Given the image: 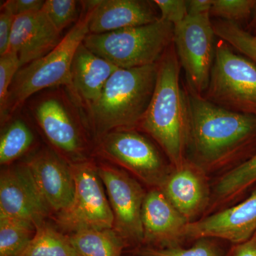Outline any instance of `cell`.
Here are the masks:
<instances>
[{
  "instance_id": "obj_1",
  "label": "cell",
  "mask_w": 256,
  "mask_h": 256,
  "mask_svg": "<svg viewBox=\"0 0 256 256\" xmlns=\"http://www.w3.org/2000/svg\"><path fill=\"white\" fill-rule=\"evenodd\" d=\"M188 111V148L195 164L220 168L256 148V116L215 105L184 84Z\"/></svg>"
},
{
  "instance_id": "obj_2",
  "label": "cell",
  "mask_w": 256,
  "mask_h": 256,
  "mask_svg": "<svg viewBox=\"0 0 256 256\" xmlns=\"http://www.w3.org/2000/svg\"><path fill=\"white\" fill-rule=\"evenodd\" d=\"M181 68L172 43L158 62L152 98L138 128L156 140L174 168L186 160L188 142V105L180 84Z\"/></svg>"
},
{
  "instance_id": "obj_3",
  "label": "cell",
  "mask_w": 256,
  "mask_h": 256,
  "mask_svg": "<svg viewBox=\"0 0 256 256\" xmlns=\"http://www.w3.org/2000/svg\"><path fill=\"white\" fill-rule=\"evenodd\" d=\"M158 77V63L134 68H118L100 97L86 108L100 138L119 130L138 129L150 105Z\"/></svg>"
},
{
  "instance_id": "obj_4",
  "label": "cell",
  "mask_w": 256,
  "mask_h": 256,
  "mask_svg": "<svg viewBox=\"0 0 256 256\" xmlns=\"http://www.w3.org/2000/svg\"><path fill=\"white\" fill-rule=\"evenodd\" d=\"M80 2L84 5V11L58 46L44 56L18 70L10 87L5 110L0 114L2 124L8 120L34 94L60 86L70 89L74 55L89 34V23L95 8V0Z\"/></svg>"
},
{
  "instance_id": "obj_5",
  "label": "cell",
  "mask_w": 256,
  "mask_h": 256,
  "mask_svg": "<svg viewBox=\"0 0 256 256\" xmlns=\"http://www.w3.org/2000/svg\"><path fill=\"white\" fill-rule=\"evenodd\" d=\"M174 26L160 18L154 22L107 33L88 34L84 44L119 68H134L159 62L174 41Z\"/></svg>"
},
{
  "instance_id": "obj_6",
  "label": "cell",
  "mask_w": 256,
  "mask_h": 256,
  "mask_svg": "<svg viewBox=\"0 0 256 256\" xmlns=\"http://www.w3.org/2000/svg\"><path fill=\"white\" fill-rule=\"evenodd\" d=\"M202 96L226 110L256 116V64L220 38Z\"/></svg>"
},
{
  "instance_id": "obj_7",
  "label": "cell",
  "mask_w": 256,
  "mask_h": 256,
  "mask_svg": "<svg viewBox=\"0 0 256 256\" xmlns=\"http://www.w3.org/2000/svg\"><path fill=\"white\" fill-rule=\"evenodd\" d=\"M174 43L185 74L186 88L198 95L206 92L214 62L216 33L210 14L188 15L175 25Z\"/></svg>"
},
{
  "instance_id": "obj_8",
  "label": "cell",
  "mask_w": 256,
  "mask_h": 256,
  "mask_svg": "<svg viewBox=\"0 0 256 256\" xmlns=\"http://www.w3.org/2000/svg\"><path fill=\"white\" fill-rule=\"evenodd\" d=\"M75 181L73 203L58 214L57 222L72 233L82 229H112L114 216L97 168L89 162L70 164Z\"/></svg>"
},
{
  "instance_id": "obj_9",
  "label": "cell",
  "mask_w": 256,
  "mask_h": 256,
  "mask_svg": "<svg viewBox=\"0 0 256 256\" xmlns=\"http://www.w3.org/2000/svg\"><path fill=\"white\" fill-rule=\"evenodd\" d=\"M100 139L102 156L150 186L159 188L172 171L158 148L136 129L112 131Z\"/></svg>"
},
{
  "instance_id": "obj_10",
  "label": "cell",
  "mask_w": 256,
  "mask_h": 256,
  "mask_svg": "<svg viewBox=\"0 0 256 256\" xmlns=\"http://www.w3.org/2000/svg\"><path fill=\"white\" fill-rule=\"evenodd\" d=\"M114 216V230L124 240L143 242L142 208L146 192L138 181L110 165L97 166Z\"/></svg>"
},
{
  "instance_id": "obj_11",
  "label": "cell",
  "mask_w": 256,
  "mask_h": 256,
  "mask_svg": "<svg viewBox=\"0 0 256 256\" xmlns=\"http://www.w3.org/2000/svg\"><path fill=\"white\" fill-rule=\"evenodd\" d=\"M50 208L37 188L26 164L4 170L0 178V218L43 223Z\"/></svg>"
},
{
  "instance_id": "obj_12",
  "label": "cell",
  "mask_w": 256,
  "mask_h": 256,
  "mask_svg": "<svg viewBox=\"0 0 256 256\" xmlns=\"http://www.w3.org/2000/svg\"><path fill=\"white\" fill-rule=\"evenodd\" d=\"M60 94L44 96L35 106L34 114L50 144L66 156L76 158L84 150L78 112Z\"/></svg>"
},
{
  "instance_id": "obj_13",
  "label": "cell",
  "mask_w": 256,
  "mask_h": 256,
  "mask_svg": "<svg viewBox=\"0 0 256 256\" xmlns=\"http://www.w3.org/2000/svg\"><path fill=\"white\" fill-rule=\"evenodd\" d=\"M256 233V190L236 206L193 220L185 229L184 238H218L240 244Z\"/></svg>"
},
{
  "instance_id": "obj_14",
  "label": "cell",
  "mask_w": 256,
  "mask_h": 256,
  "mask_svg": "<svg viewBox=\"0 0 256 256\" xmlns=\"http://www.w3.org/2000/svg\"><path fill=\"white\" fill-rule=\"evenodd\" d=\"M25 164L50 210H68L75 196V181L70 165L52 152L43 150Z\"/></svg>"
},
{
  "instance_id": "obj_15",
  "label": "cell",
  "mask_w": 256,
  "mask_h": 256,
  "mask_svg": "<svg viewBox=\"0 0 256 256\" xmlns=\"http://www.w3.org/2000/svg\"><path fill=\"white\" fill-rule=\"evenodd\" d=\"M62 33L43 10L15 16L8 52L16 54L21 68L40 60L58 46Z\"/></svg>"
},
{
  "instance_id": "obj_16",
  "label": "cell",
  "mask_w": 256,
  "mask_h": 256,
  "mask_svg": "<svg viewBox=\"0 0 256 256\" xmlns=\"http://www.w3.org/2000/svg\"><path fill=\"white\" fill-rule=\"evenodd\" d=\"M159 188L190 222L208 204L210 192L204 170L186 160L178 168H173Z\"/></svg>"
},
{
  "instance_id": "obj_17",
  "label": "cell",
  "mask_w": 256,
  "mask_h": 256,
  "mask_svg": "<svg viewBox=\"0 0 256 256\" xmlns=\"http://www.w3.org/2000/svg\"><path fill=\"white\" fill-rule=\"evenodd\" d=\"M160 18L154 1L95 0L89 34L107 33L154 22Z\"/></svg>"
},
{
  "instance_id": "obj_18",
  "label": "cell",
  "mask_w": 256,
  "mask_h": 256,
  "mask_svg": "<svg viewBox=\"0 0 256 256\" xmlns=\"http://www.w3.org/2000/svg\"><path fill=\"white\" fill-rule=\"evenodd\" d=\"M143 242L172 246L184 238L190 222L182 215L159 188L146 194L142 208Z\"/></svg>"
},
{
  "instance_id": "obj_19",
  "label": "cell",
  "mask_w": 256,
  "mask_h": 256,
  "mask_svg": "<svg viewBox=\"0 0 256 256\" xmlns=\"http://www.w3.org/2000/svg\"><path fill=\"white\" fill-rule=\"evenodd\" d=\"M118 68L82 43L72 62V86L69 90L77 102L87 108L100 97L106 82Z\"/></svg>"
},
{
  "instance_id": "obj_20",
  "label": "cell",
  "mask_w": 256,
  "mask_h": 256,
  "mask_svg": "<svg viewBox=\"0 0 256 256\" xmlns=\"http://www.w3.org/2000/svg\"><path fill=\"white\" fill-rule=\"evenodd\" d=\"M68 236L79 256H122L124 240L114 229H82Z\"/></svg>"
},
{
  "instance_id": "obj_21",
  "label": "cell",
  "mask_w": 256,
  "mask_h": 256,
  "mask_svg": "<svg viewBox=\"0 0 256 256\" xmlns=\"http://www.w3.org/2000/svg\"><path fill=\"white\" fill-rule=\"evenodd\" d=\"M20 256H79L68 236L44 222L37 226L36 234Z\"/></svg>"
},
{
  "instance_id": "obj_22",
  "label": "cell",
  "mask_w": 256,
  "mask_h": 256,
  "mask_svg": "<svg viewBox=\"0 0 256 256\" xmlns=\"http://www.w3.org/2000/svg\"><path fill=\"white\" fill-rule=\"evenodd\" d=\"M256 182V152L225 173L216 184L217 202L232 200Z\"/></svg>"
},
{
  "instance_id": "obj_23",
  "label": "cell",
  "mask_w": 256,
  "mask_h": 256,
  "mask_svg": "<svg viewBox=\"0 0 256 256\" xmlns=\"http://www.w3.org/2000/svg\"><path fill=\"white\" fill-rule=\"evenodd\" d=\"M34 224L0 218V256H20L36 234Z\"/></svg>"
},
{
  "instance_id": "obj_24",
  "label": "cell",
  "mask_w": 256,
  "mask_h": 256,
  "mask_svg": "<svg viewBox=\"0 0 256 256\" xmlns=\"http://www.w3.org/2000/svg\"><path fill=\"white\" fill-rule=\"evenodd\" d=\"M34 138L30 128L22 120H16L5 130L0 139V163L9 164L31 148Z\"/></svg>"
},
{
  "instance_id": "obj_25",
  "label": "cell",
  "mask_w": 256,
  "mask_h": 256,
  "mask_svg": "<svg viewBox=\"0 0 256 256\" xmlns=\"http://www.w3.org/2000/svg\"><path fill=\"white\" fill-rule=\"evenodd\" d=\"M212 22L218 38L256 64V34L244 30L238 24L220 20Z\"/></svg>"
},
{
  "instance_id": "obj_26",
  "label": "cell",
  "mask_w": 256,
  "mask_h": 256,
  "mask_svg": "<svg viewBox=\"0 0 256 256\" xmlns=\"http://www.w3.org/2000/svg\"><path fill=\"white\" fill-rule=\"evenodd\" d=\"M256 0H212L210 16L238 24L254 14Z\"/></svg>"
},
{
  "instance_id": "obj_27",
  "label": "cell",
  "mask_w": 256,
  "mask_h": 256,
  "mask_svg": "<svg viewBox=\"0 0 256 256\" xmlns=\"http://www.w3.org/2000/svg\"><path fill=\"white\" fill-rule=\"evenodd\" d=\"M78 2L75 0H46L42 10L62 33L64 28L78 21Z\"/></svg>"
},
{
  "instance_id": "obj_28",
  "label": "cell",
  "mask_w": 256,
  "mask_h": 256,
  "mask_svg": "<svg viewBox=\"0 0 256 256\" xmlns=\"http://www.w3.org/2000/svg\"><path fill=\"white\" fill-rule=\"evenodd\" d=\"M140 256H220L214 244L204 238L200 239L193 246L188 248L170 247L168 248H144L140 249Z\"/></svg>"
},
{
  "instance_id": "obj_29",
  "label": "cell",
  "mask_w": 256,
  "mask_h": 256,
  "mask_svg": "<svg viewBox=\"0 0 256 256\" xmlns=\"http://www.w3.org/2000/svg\"><path fill=\"white\" fill-rule=\"evenodd\" d=\"M20 68L21 65L16 54L8 52L0 56V114L5 110L10 87Z\"/></svg>"
},
{
  "instance_id": "obj_30",
  "label": "cell",
  "mask_w": 256,
  "mask_h": 256,
  "mask_svg": "<svg viewBox=\"0 0 256 256\" xmlns=\"http://www.w3.org/2000/svg\"><path fill=\"white\" fill-rule=\"evenodd\" d=\"M154 2L159 10L160 18L174 26L188 16V0H154Z\"/></svg>"
},
{
  "instance_id": "obj_31",
  "label": "cell",
  "mask_w": 256,
  "mask_h": 256,
  "mask_svg": "<svg viewBox=\"0 0 256 256\" xmlns=\"http://www.w3.org/2000/svg\"><path fill=\"white\" fill-rule=\"evenodd\" d=\"M15 16L6 4H1L0 13V56L4 55L9 50L10 36L12 31Z\"/></svg>"
},
{
  "instance_id": "obj_32",
  "label": "cell",
  "mask_w": 256,
  "mask_h": 256,
  "mask_svg": "<svg viewBox=\"0 0 256 256\" xmlns=\"http://www.w3.org/2000/svg\"><path fill=\"white\" fill-rule=\"evenodd\" d=\"M45 1L42 0H8L6 4L12 11L15 16L34 11H38L43 8Z\"/></svg>"
},
{
  "instance_id": "obj_33",
  "label": "cell",
  "mask_w": 256,
  "mask_h": 256,
  "mask_svg": "<svg viewBox=\"0 0 256 256\" xmlns=\"http://www.w3.org/2000/svg\"><path fill=\"white\" fill-rule=\"evenodd\" d=\"M212 0H188V15L201 16L210 14Z\"/></svg>"
},
{
  "instance_id": "obj_34",
  "label": "cell",
  "mask_w": 256,
  "mask_h": 256,
  "mask_svg": "<svg viewBox=\"0 0 256 256\" xmlns=\"http://www.w3.org/2000/svg\"><path fill=\"white\" fill-rule=\"evenodd\" d=\"M234 256H256V246L252 240L238 244L234 252Z\"/></svg>"
},
{
  "instance_id": "obj_35",
  "label": "cell",
  "mask_w": 256,
  "mask_h": 256,
  "mask_svg": "<svg viewBox=\"0 0 256 256\" xmlns=\"http://www.w3.org/2000/svg\"><path fill=\"white\" fill-rule=\"evenodd\" d=\"M250 240H252V242H254V244H255L256 246V233L254 234V236L252 237Z\"/></svg>"
},
{
  "instance_id": "obj_36",
  "label": "cell",
  "mask_w": 256,
  "mask_h": 256,
  "mask_svg": "<svg viewBox=\"0 0 256 256\" xmlns=\"http://www.w3.org/2000/svg\"><path fill=\"white\" fill-rule=\"evenodd\" d=\"M254 21H256V5L255 6V10H254Z\"/></svg>"
},
{
  "instance_id": "obj_37",
  "label": "cell",
  "mask_w": 256,
  "mask_h": 256,
  "mask_svg": "<svg viewBox=\"0 0 256 256\" xmlns=\"http://www.w3.org/2000/svg\"><path fill=\"white\" fill-rule=\"evenodd\" d=\"M254 23H255V25L256 26V21H254Z\"/></svg>"
}]
</instances>
